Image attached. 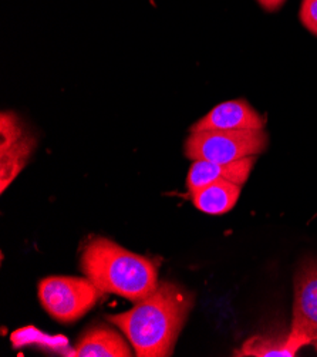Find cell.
I'll return each instance as SVG.
<instances>
[{"label":"cell","mask_w":317,"mask_h":357,"mask_svg":"<svg viewBox=\"0 0 317 357\" xmlns=\"http://www.w3.org/2000/svg\"><path fill=\"white\" fill-rule=\"evenodd\" d=\"M289 332L286 335H266L254 336L246 340L236 356H255V357H292L296 350L289 344Z\"/></svg>","instance_id":"obj_11"},{"label":"cell","mask_w":317,"mask_h":357,"mask_svg":"<svg viewBox=\"0 0 317 357\" xmlns=\"http://www.w3.org/2000/svg\"><path fill=\"white\" fill-rule=\"evenodd\" d=\"M20 119L13 112H3L0 116V151L10 149L23 137Z\"/></svg>","instance_id":"obj_12"},{"label":"cell","mask_w":317,"mask_h":357,"mask_svg":"<svg viewBox=\"0 0 317 357\" xmlns=\"http://www.w3.org/2000/svg\"><path fill=\"white\" fill-rule=\"evenodd\" d=\"M256 155L233 162L194 161L187 175V188L190 194L219 180H226L243 185L255 167Z\"/></svg>","instance_id":"obj_7"},{"label":"cell","mask_w":317,"mask_h":357,"mask_svg":"<svg viewBox=\"0 0 317 357\" xmlns=\"http://www.w3.org/2000/svg\"><path fill=\"white\" fill-rule=\"evenodd\" d=\"M300 20L310 33L317 36V0H303L300 6Z\"/></svg>","instance_id":"obj_13"},{"label":"cell","mask_w":317,"mask_h":357,"mask_svg":"<svg viewBox=\"0 0 317 357\" xmlns=\"http://www.w3.org/2000/svg\"><path fill=\"white\" fill-rule=\"evenodd\" d=\"M80 268L101 292L134 303L150 296L160 284L158 268L151 259L107 238H95L86 245Z\"/></svg>","instance_id":"obj_2"},{"label":"cell","mask_w":317,"mask_h":357,"mask_svg":"<svg viewBox=\"0 0 317 357\" xmlns=\"http://www.w3.org/2000/svg\"><path fill=\"white\" fill-rule=\"evenodd\" d=\"M102 294L87 276H49L39 283L43 309L60 324H73L83 317Z\"/></svg>","instance_id":"obj_4"},{"label":"cell","mask_w":317,"mask_h":357,"mask_svg":"<svg viewBox=\"0 0 317 357\" xmlns=\"http://www.w3.org/2000/svg\"><path fill=\"white\" fill-rule=\"evenodd\" d=\"M194 298L171 282H162L147 298L135 302L128 312L107 316L134 347L138 357H167L191 312Z\"/></svg>","instance_id":"obj_1"},{"label":"cell","mask_w":317,"mask_h":357,"mask_svg":"<svg viewBox=\"0 0 317 357\" xmlns=\"http://www.w3.org/2000/svg\"><path fill=\"white\" fill-rule=\"evenodd\" d=\"M288 340L296 351L317 340V261H306L296 272L293 319Z\"/></svg>","instance_id":"obj_5"},{"label":"cell","mask_w":317,"mask_h":357,"mask_svg":"<svg viewBox=\"0 0 317 357\" xmlns=\"http://www.w3.org/2000/svg\"><path fill=\"white\" fill-rule=\"evenodd\" d=\"M212 130H265V119L246 100H231L214 107L190 132Z\"/></svg>","instance_id":"obj_6"},{"label":"cell","mask_w":317,"mask_h":357,"mask_svg":"<svg viewBox=\"0 0 317 357\" xmlns=\"http://www.w3.org/2000/svg\"><path fill=\"white\" fill-rule=\"evenodd\" d=\"M256 2L266 10V12H276L285 5L286 0H256Z\"/></svg>","instance_id":"obj_14"},{"label":"cell","mask_w":317,"mask_h":357,"mask_svg":"<svg viewBox=\"0 0 317 357\" xmlns=\"http://www.w3.org/2000/svg\"><path fill=\"white\" fill-rule=\"evenodd\" d=\"M269 146L265 130H212L194 131L184 144L191 161L233 162L262 154Z\"/></svg>","instance_id":"obj_3"},{"label":"cell","mask_w":317,"mask_h":357,"mask_svg":"<svg viewBox=\"0 0 317 357\" xmlns=\"http://www.w3.org/2000/svg\"><path fill=\"white\" fill-rule=\"evenodd\" d=\"M240 187L236 183L219 180L191 194L196 209L209 213V215H222L229 212L238 202Z\"/></svg>","instance_id":"obj_9"},{"label":"cell","mask_w":317,"mask_h":357,"mask_svg":"<svg viewBox=\"0 0 317 357\" xmlns=\"http://www.w3.org/2000/svg\"><path fill=\"white\" fill-rule=\"evenodd\" d=\"M36 146L38 141L33 135H23L10 149L0 151V191L2 194L26 167Z\"/></svg>","instance_id":"obj_10"},{"label":"cell","mask_w":317,"mask_h":357,"mask_svg":"<svg viewBox=\"0 0 317 357\" xmlns=\"http://www.w3.org/2000/svg\"><path fill=\"white\" fill-rule=\"evenodd\" d=\"M72 356L76 357H130L132 351L125 339L111 328L97 325L79 339Z\"/></svg>","instance_id":"obj_8"}]
</instances>
